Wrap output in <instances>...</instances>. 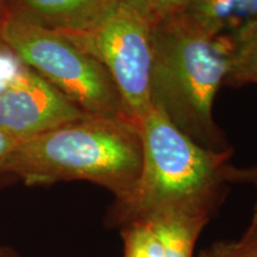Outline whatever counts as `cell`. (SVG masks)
Here are the masks:
<instances>
[{"instance_id": "6da1fadb", "label": "cell", "mask_w": 257, "mask_h": 257, "mask_svg": "<svg viewBox=\"0 0 257 257\" xmlns=\"http://www.w3.org/2000/svg\"><path fill=\"white\" fill-rule=\"evenodd\" d=\"M141 127L127 118L85 113L18 144L4 172L27 185L88 181L126 197L142 169Z\"/></svg>"}, {"instance_id": "7a4b0ae2", "label": "cell", "mask_w": 257, "mask_h": 257, "mask_svg": "<svg viewBox=\"0 0 257 257\" xmlns=\"http://www.w3.org/2000/svg\"><path fill=\"white\" fill-rule=\"evenodd\" d=\"M229 35L208 36L176 14L153 24V107L202 148L231 149L213 118L230 63Z\"/></svg>"}, {"instance_id": "3957f363", "label": "cell", "mask_w": 257, "mask_h": 257, "mask_svg": "<svg viewBox=\"0 0 257 257\" xmlns=\"http://www.w3.org/2000/svg\"><path fill=\"white\" fill-rule=\"evenodd\" d=\"M143 160L136 184L126 197L117 199L107 213L110 226L120 229L178 208L212 213L226 186L224 168L233 149L202 148L167 119L159 110L141 124Z\"/></svg>"}, {"instance_id": "277c9868", "label": "cell", "mask_w": 257, "mask_h": 257, "mask_svg": "<svg viewBox=\"0 0 257 257\" xmlns=\"http://www.w3.org/2000/svg\"><path fill=\"white\" fill-rule=\"evenodd\" d=\"M0 32L29 68L85 113L134 120L105 67L67 35L9 12L0 22Z\"/></svg>"}, {"instance_id": "5b68a950", "label": "cell", "mask_w": 257, "mask_h": 257, "mask_svg": "<svg viewBox=\"0 0 257 257\" xmlns=\"http://www.w3.org/2000/svg\"><path fill=\"white\" fill-rule=\"evenodd\" d=\"M64 35L105 67L128 115L141 127L153 110V24L133 6L120 2L113 15L96 30Z\"/></svg>"}, {"instance_id": "8992f818", "label": "cell", "mask_w": 257, "mask_h": 257, "mask_svg": "<svg viewBox=\"0 0 257 257\" xmlns=\"http://www.w3.org/2000/svg\"><path fill=\"white\" fill-rule=\"evenodd\" d=\"M83 114L34 70L0 94V128L19 144Z\"/></svg>"}, {"instance_id": "52a82bcc", "label": "cell", "mask_w": 257, "mask_h": 257, "mask_svg": "<svg viewBox=\"0 0 257 257\" xmlns=\"http://www.w3.org/2000/svg\"><path fill=\"white\" fill-rule=\"evenodd\" d=\"M120 0H9L8 12L68 35L88 34L113 15Z\"/></svg>"}, {"instance_id": "ba28073f", "label": "cell", "mask_w": 257, "mask_h": 257, "mask_svg": "<svg viewBox=\"0 0 257 257\" xmlns=\"http://www.w3.org/2000/svg\"><path fill=\"white\" fill-rule=\"evenodd\" d=\"M172 14L208 36H220L257 19V0H192Z\"/></svg>"}, {"instance_id": "9c48e42d", "label": "cell", "mask_w": 257, "mask_h": 257, "mask_svg": "<svg viewBox=\"0 0 257 257\" xmlns=\"http://www.w3.org/2000/svg\"><path fill=\"white\" fill-rule=\"evenodd\" d=\"M212 213L201 210L178 208L157 213L148 221L159 236L163 257H193L201 231Z\"/></svg>"}, {"instance_id": "30bf717a", "label": "cell", "mask_w": 257, "mask_h": 257, "mask_svg": "<svg viewBox=\"0 0 257 257\" xmlns=\"http://www.w3.org/2000/svg\"><path fill=\"white\" fill-rule=\"evenodd\" d=\"M231 54L224 85H257V19L230 32Z\"/></svg>"}, {"instance_id": "8fae6325", "label": "cell", "mask_w": 257, "mask_h": 257, "mask_svg": "<svg viewBox=\"0 0 257 257\" xmlns=\"http://www.w3.org/2000/svg\"><path fill=\"white\" fill-rule=\"evenodd\" d=\"M123 257H163L160 238L148 221H134L121 226Z\"/></svg>"}, {"instance_id": "7c38bea8", "label": "cell", "mask_w": 257, "mask_h": 257, "mask_svg": "<svg viewBox=\"0 0 257 257\" xmlns=\"http://www.w3.org/2000/svg\"><path fill=\"white\" fill-rule=\"evenodd\" d=\"M30 70L14 49L6 43L0 32V94L15 85Z\"/></svg>"}, {"instance_id": "4fadbf2b", "label": "cell", "mask_w": 257, "mask_h": 257, "mask_svg": "<svg viewBox=\"0 0 257 257\" xmlns=\"http://www.w3.org/2000/svg\"><path fill=\"white\" fill-rule=\"evenodd\" d=\"M192 0H133L125 3L136 9L144 18L154 24Z\"/></svg>"}, {"instance_id": "5bb4252c", "label": "cell", "mask_w": 257, "mask_h": 257, "mask_svg": "<svg viewBox=\"0 0 257 257\" xmlns=\"http://www.w3.org/2000/svg\"><path fill=\"white\" fill-rule=\"evenodd\" d=\"M198 257H255L238 243L234 242H216L207 246L199 253Z\"/></svg>"}, {"instance_id": "9a60e30c", "label": "cell", "mask_w": 257, "mask_h": 257, "mask_svg": "<svg viewBox=\"0 0 257 257\" xmlns=\"http://www.w3.org/2000/svg\"><path fill=\"white\" fill-rule=\"evenodd\" d=\"M226 184H248L257 187V165L251 167H236L227 163L224 168Z\"/></svg>"}, {"instance_id": "2e32d148", "label": "cell", "mask_w": 257, "mask_h": 257, "mask_svg": "<svg viewBox=\"0 0 257 257\" xmlns=\"http://www.w3.org/2000/svg\"><path fill=\"white\" fill-rule=\"evenodd\" d=\"M18 142L11 136L0 128V173L4 172V168L10 157L18 147Z\"/></svg>"}, {"instance_id": "e0dca14e", "label": "cell", "mask_w": 257, "mask_h": 257, "mask_svg": "<svg viewBox=\"0 0 257 257\" xmlns=\"http://www.w3.org/2000/svg\"><path fill=\"white\" fill-rule=\"evenodd\" d=\"M238 243L244 249L257 257V218L252 217L251 223L244 232L242 238L238 240Z\"/></svg>"}, {"instance_id": "ac0fdd59", "label": "cell", "mask_w": 257, "mask_h": 257, "mask_svg": "<svg viewBox=\"0 0 257 257\" xmlns=\"http://www.w3.org/2000/svg\"><path fill=\"white\" fill-rule=\"evenodd\" d=\"M8 2L9 0H0V21L4 18L6 12H8Z\"/></svg>"}, {"instance_id": "d6986e66", "label": "cell", "mask_w": 257, "mask_h": 257, "mask_svg": "<svg viewBox=\"0 0 257 257\" xmlns=\"http://www.w3.org/2000/svg\"><path fill=\"white\" fill-rule=\"evenodd\" d=\"M252 217L257 218V202H256V205H255V210H253V216Z\"/></svg>"}, {"instance_id": "ffe728a7", "label": "cell", "mask_w": 257, "mask_h": 257, "mask_svg": "<svg viewBox=\"0 0 257 257\" xmlns=\"http://www.w3.org/2000/svg\"><path fill=\"white\" fill-rule=\"evenodd\" d=\"M120 2H123V3H130V2H133V0H120Z\"/></svg>"}]
</instances>
